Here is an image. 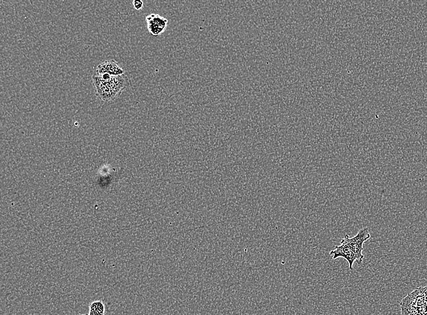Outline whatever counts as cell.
Here are the masks:
<instances>
[{
    "mask_svg": "<svg viewBox=\"0 0 427 315\" xmlns=\"http://www.w3.org/2000/svg\"><path fill=\"white\" fill-rule=\"evenodd\" d=\"M330 256L332 258L336 259L339 257H343L348 262L349 268L353 270L354 262L359 261L358 256L346 244L341 243L340 246H336L335 249L331 251Z\"/></svg>",
    "mask_w": 427,
    "mask_h": 315,
    "instance_id": "5",
    "label": "cell"
},
{
    "mask_svg": "<svg viewBox=\"0 0 427 315\" xmlns=\"http://www.w3.org/2000/svg\"><path fill=\"white\" fill-rule=\"evenodd\" d=\"M132 3H133L134 9L137 11H141L143 8L144 3L141 0H134Z\"/></svg>",
    "mask_w": 427,
    "mask_h": 315,
    "instance_id": "8",
    "label": "cell"
},
{
    "mask_svg": "<svg viewBox=\"0 0 427 315\" xmlns=\"http://www.w3.org/2000/svg\"><path fill=\"white\" fill-rule=\"evenodd\" d=\"M89 314L88 315H104L105 306L102 301L92 302L89 306Z\"/></svg>",
    "mask_w": 427,
    "mask_h": 315,
    "instance_id": "7",
    "label": "cell"
},
{
    "mask_svg": "<svg viewBox=\"0 0 427 315\" xmlns=\"http://www.w3.org/2000/svg\"><path fill=\"white\" fill-rule=\"evenodd\" d=\"M92 83L96 90L97 97L104 102L114 101L117 98L114 92L109 88L101 77L92 76Z\"/></svg>",
    "mask_w": 427,
    "mask_h": 315,
    "instance_id": "3",
    "label": "cell"
},
{
    "mask_svg": "<svg viewBox=\"0 0 427 315\" xmlns=\"http://www.w3.org/2000/svg\"><path fill=\"white\" fill-rule=\"evenodd\" d=\"M97 76L108 74L111 76H119L124 74V71L119 66L114 59L108 60L100 64L97 68Z\"/></svg>",
    "mask_w": 427,
    "mask_h": 315,
    "instance_id": "6",
    "label": "cell"
},
{
    "mask_svg": "<svg viewBox=\"0 0 427 315\" xmlns=\"http://www.w3.org/2000/svg\"><path fill=\"white\" fill-rule=\"evenodd\" d=\"M147 29L152 36H161L166 31L168 20L159 14H152L146 17Z\"/></svg>",
    "mask_w": 427,
    "mask_h": 315,
    "instance_id": "2",
    "label": "cell"
},
{
    "mask_svg": "<svg viewBox=\"0 0 427 315\" xmlns=\"http://www.w3.org/2000/svg\"><path fill=\"white\" fill-rule=\"evenodd\" d=\"M104 81L114 92L117 98L121 96L124 90L128 88L130 86L128 77L125 74L119 76H112L109 80H107V81L104 80Z\"/></svg>",
    "mask_w": 427,
    "mask_h": 315,
    "instance_id": "4",
    "label": "cell"
},
{
    "mask_svg": "<svg viewBox=\"0 0 427 315\" xmlns=\"http://www.w3.org/2000/svg\"><path fill=\"white\" fill-rule=\"evenodd\" d=\"M370 236L368 229L364 228L359 231L358 234L353 237H349L346 235L341 240V243L346 244L356 255L358 257V262L361 263L363 262L364 257V255L362 253L364 250L363 244L365 242L370 238Z\"/></svg>",
    "mask_w": 427,
    "mask_h": 315,
    "instance_id": "1",
    "label": "cell"
},
{
    "mask_svg": "<svg viewBox=\"0 0 427 315\" xmlns=\"http://www.w3.org/2000/svg\"></svg>",
    "mask_w": 427,
    "mask_h": 315,
    "instance_id": "9",
    "label": "cell"
}]
</instances>
